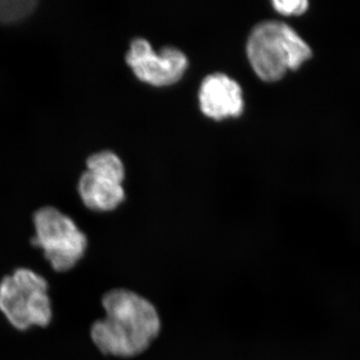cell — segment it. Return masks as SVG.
I'll use <instances>...</instances> for the list:
<instances>
[{
    "label": "cell",
    "instance_id": "1",
    "mask_svg": "<svg viewBox=\"0 0 360 360\" xmlns=\"http://www.w3.org/2000/svg\"><path fill=\"white\" fill-rule=\"evenodd\" d=\"M105 317L92 324L90 336L103 354L134 357L141 354L160 333L155 305L134 291L116 288L103 298Z\"/></svg>",
    "mask_w": 360,
    "mask_h": 360
},
{
    "label": "cell",
    "instance_id": "2",
    "mask_svg": "<svg viewBox=\"0 0 360 360\" xmlns=\"http://www.w3.org/2000/svg\"><path fill=\"white\" fill-rule=\"evenodd\" d=\"M248 59L264 82L281 79L288 70H295L311 58V49L298 33L277 20L258 23L248 40Z\"/></svg>",
    "mask_w": 360,
    "mask_h": 360
},
{
    "label": "cell",
    "instance_id": "3",
    "mask_svg": "<svg viewBox=\"0 0 360 360\" xmlns=\"http://www.w3.org/2000/svg\"><path fill=\"white\" fill-rule=\"evenodd\" d=\"M0 312L20 330L49 326L52 305L46 279L25 267L4 277L0 281Z\"/></svg>",
    "mask_w": 360,
    "mask_h": 360
},
{
    "label": "cell",
    "instance_id": "4",
    "mask_svg": "<svg viewBox=\"0 0 360 360\" xmlns=\"http://www.w3.org/2000/svg\"><path fill=\"white\" fill-rule=\"evenodd\" d=\"M35 236L33 245L44 252L52 269L58 272L68 271L75 266L86 252V236L78 229L72 219L46 206L33 215Z\"/></svg>",
    "mask_w": 360,
    "mask_h": 360
},
{
    "label": "cell",
    "instance_id": "5",
    "mask_svg": "<svg viewBox=\"0 0 360 360\" xmlns=\"http://www.w3.org/2000/svg\"><path fill=\"white\" fill-rule=\"evenodd\" d=\"M127 65L141 82L155 86H167L184 77L188 60L175 47H165L155 52L148 40L135 39L127 54Z\"/></svg>",
    "mask_w": 360,
    "mask_h": 360
},
{
    "label": "cell",
    "instance_id": "6",
    "mask_svg": "<svg viewBox=\"0 0 360 360\" xmlns=\"http://www.w3.org/2000/svg\"><path fill=\"white\" fill-rule=\"evenodd\" d=\"M198 97L202 112L215 120L238 117L245 108L240 85L224 73L206 77L201 82Z\"/></svg>",
    "mask_w": 360,
    "mask_h": 360
},
{
    "label": "cell",
    "instance_id": "7",
    "mask_svg": "<svg viewBox=\"0 0 360 360\" xmlns=\"http://www.w3.org/2000/svg\"><path fill=\"white\" fill-rule=\"evenodd\" d=\"M78 193L87 208L98 212L115 210L125 198L120 182L89 170L80 176Z\"/></svg>",
    "mask_w": 360,
    "mask_h": 360
},
{
    "label": "cell",
    "instance_id": "8",
    "mask_svg": "<svg viewBox=\"0 0 360 360\" xmlns=\"http://www.w3.org/2000/svg\"><path fill=\"white\" fill-rule=\"evenodd\" d=\"M87 170L103 175L122 184L124 179V167L122 161L111 151H101L89 156L86 161Z\"/></svg>",
    "mask_w": 360,
    "mask_h": 360
},
{
    "label": "cell",
    "instance_id": "9",
    "mask_svg": "<svg viewBox=\"0 0 360 360\" xmlns=\"http://www.w3.org/2000/svg\"><path fill=\"white\" fill-rule=\"evenodd\" d=\"M35 0H0V23H15L25 20L37 8Z\"/></svg>",
    "mask_w": 360,
    "mask_h": 360
},
{
    "label": "cell",
    "instance_id": "10",
    "mask_svg": "<svg viewBox=\"0 0 360 360\" xmlns=\"http://www.w3.org/2000/svg\"><path fill=\"white\" fill-rule=\"evenodd\" d=\"M272 6L283 15H300L309 8L307 0H274Z\"/></svg>",
    "mask_w": 360,
    "mask_h": 360
}]
</instances>
